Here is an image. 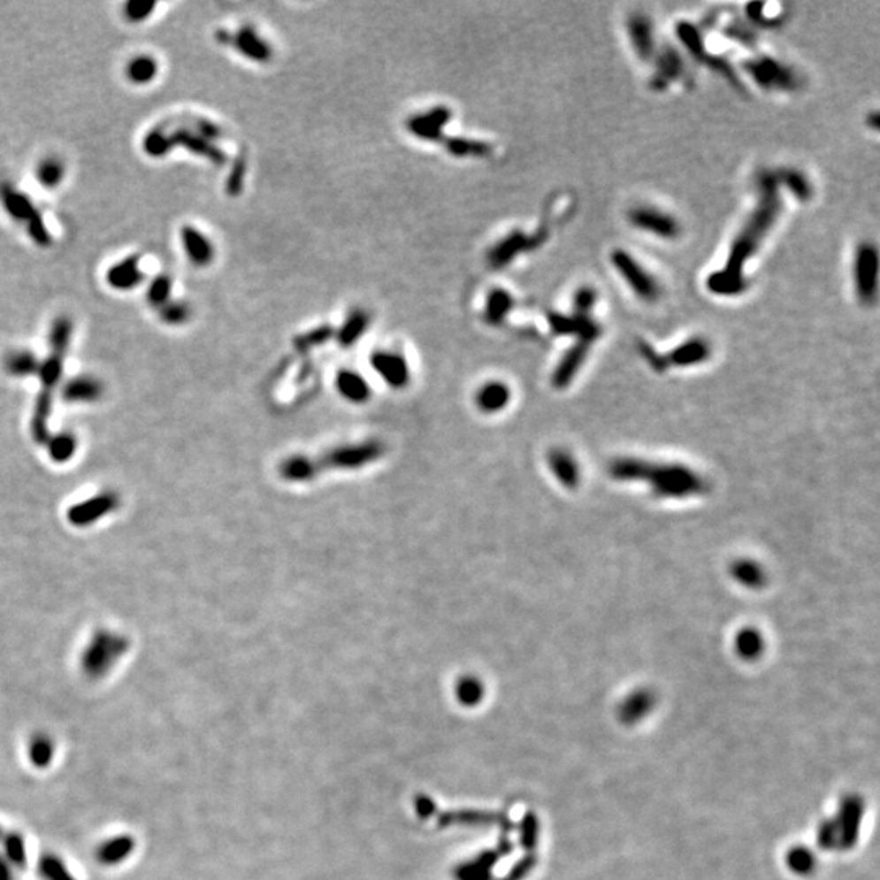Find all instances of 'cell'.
<instances>
[{
    "mask_svg": "<svg viewBox=\"0 0 880 880\" xmlns=\"http://www.w3.org/2000/svg\"><path fill=\"white\" fill-rule=\"evenodd\" d=\"M756 187L758 201L755 209L734 240L724 270L715 272L708 280V287L715 294L734 295L744 289V268L746 261L755 255L760 243L779 218L783 206L777 173L761 172L756 178Z\"/></svg>",
    "mask_w": 880,
    "mask_h": 880,
    "instance_id": "1",
    "label": "cell"
},
{
    "mask_svg": "<svg viewBox=\"0 0 880 880\" xmlns=\"http://www.w3.org/2000/svg\"><path fill=\"white\" fill-rule=\"evenodd\" d=\"M611 264L632 294L642 302H655L661 297V284L638 259L618 249L611 253Z\"/></svg>",
    "mask_w": 880,
    "mask_h": 880,
    "instance_id": "2",
    "label": "cell"
},
{
    "mask_svg": "<svg viewBox=\"0 0 880 880\" xmlns=\"http://www.w3.org/2000/svg\"><path fill=\"white\" fill-rule=\"evenodd\" d=\"M877 271L879 255L872 243H861L853 263L854 287L860 301L869 305L877 297Z\"/></svg>",
    "mask_w": 880,
    "mask_h": 880,
    "instance_id": "3",
    "label": "cell"
},
{
    "mask_svg": "<svg viewBox=\"0 0 880 880\" xmlns=\"http://www.w3.org/2000/svg\"><path fill=\"white\" fill-rule=\"evenodd\" d=\"M630 226L646 233H651L661 240H675L680 237L682 227L672 214L654 206H638L628 212Z\"/></svg>",
    "mask_w": 880,
    "mask_h": 880,
    "instance_id": "4",
    "label": "cell"
},
{
    "mask_svg": "<svg viewBox=\"0 0 880 880\" xmlns=\"http://www.w3.org/2000/svg\"><path fill=\"white\" fill-rule=\"evenodd\" d=\"M385 447L379 440H367L363 444L338 447L325 456V463L333 468L354 470L379 460L384 455Z\"/></svg>",
    "mask_w": 880,
    "mask_h": 880,
    "instance_id": "5",
    "label": "cell"
},
{
    "mask_svg": "<svg viewBox=\"0 0 880 880\" xmlns=\"http://www.w3.org/2000/svg\"><path fill=\"white\" fill-rule=\"evenodd\" d=\"M216 38L222 44H232L240 54L256 63L270 61L271 48L251 27H243L237 33L218 30Z\"/></svg>",
    "mask_w": 880,
    "mask_h": 880,
    "instance_id": "6",
    "label": "cell"
},
{
    "mask_svg": "<svg viewBox=\"0 0 880 880\" xmlns=\"http://www.w3.org/2000/svg\"><path fill=\"white\" fill-rule=\"evenodd\" d=\"M746 71L761 88H794L796 75L784 64L768 57L746 63Z\"/></svg>",
    "mask_w": 880,
    "mask_h": 880,
    "instance_id": "7",
    "label": "cell"
},
{
    "mask_svg": "<svg viewBox=\"0 0 880 880\" xmlns=\"http://www.w3.org/2000/svg\"><path fill=\"white\" fill-rule=\"evenodd\" d=\"M165 127L168 129V133H170V139H172L173 147H183V149L189 150L191 154L204 157V158H208L212 164H218V165L226 164L227 157L218 149V145L212 144L206 137H203V135L197 134L195 131H191L187 126L168 127L165 125Z\"/></svg>",
    "mask_w": 880,
    "mask_h": 880,
    "instance_id": "8",
    "label": "cell"
},
{
    "mask_svg": "<svg viewBox=\"0 0 880 880\" xmlns=\"http://www.w3.org/2000/svg\"><path fill=\"white\" fill-rule=\"evenodd\" d=\"M106 284L114 290L129 292L139 287L145 280V271L141 268V255H131L118 261L104 274Z\"/></svg>",
    "mask_w": 880,
    "mask_h": 880,
    "instance_id": "9",
    "label": "cell"
},
{
    "mask_svg": "<svg viewBox=\"0 0 880 880\" xmlns=\"http://www.w3.org/2000/svg\"><path fill=\"white\" fill-rule=\"evenodd\" d=\"M0 204L15 222L25 226L42 214L27 193L7 181L0 183Z\"/></svg>",
    "mask_w": 880,
    "mask_h": 880,
    "instance_id": "10",
    "label": "cell"
},
{
    "mask_svg": "<svg viewBox=\"0 0 880 880\" xmlns=\"http://www.w3.org/2000/svg\"><path fill=\"white\" fill-rule=\"evenodd\" d=\"M375 372L384 379L386 384L394 388H402L409 382V369L403 356L392 351H377L371 357Z\"/></svg>",
    "mask_w": 880,
    "mask_h": 880,
    "instance_id": "11",
    "label": "cell"
},
{
    "mask_svg": "<svg viewBox=\"0 0 880 880\" xmlns=\"http://www.w3.org/2000/svg\"><path fill=\"white\" fill-rule=\"evenodd\" d=\"M181 245L185 249L187 259L197 266V268H206L216 256V249L212 241L196 227L193 226H183L180 230Z\"/></svg>",
    "mask_w": 880,
    "mask_h": 880,
    "instance_id": "12",
    "label": "cell"
},
{
    "mask_svg": "<svg viewBox=\"0 0 880 880\" xmlns=\"http://www.w3.org/2000/svg\"><path fill=\"white\" fill-rule=\"evenodd\" d=\"M628 36L631 42L632 48L641 59H651L655 54V42H654L653 23L641 13H632L626 23Z\"/></svg>",
    "mask_w": 880,
    "mask_h": 880,
    "instance_id": "13",
    "label": "cell"
},
{
    "mask_svg": "<svg viewBox=\"0 0 880 880\" xmlns=\"http://www.w3.org/2000/svg\"><path fill=\"white\" fill-rule=\"evenodd\" d=\"M135 849V839L131 835H118L113 838L104 839L96 848L95 858L96 862L106 868H114L123 864Z\"/></svg>",
    "mask_w": 880,
    "mask_h": 880,
    "instance_id": "14",
    "label": "cell"
},
{
    "mask_svg": "<svg viewBox=\"0 0 880 880\" xmlns=\"http://www.w3.org/2000/svg\"><path fill=\"white\" fill-rule=\"evenodd\" d=\"M685 73V63L682 54L672 48H667L657 54V69L654 80L657 85L673 82Z\"/></svg>",
    "mask_w": 880,
    "mask_h": 880,
    "instance_id": "15",
    "label": "cell"
},
{
    "mask_svg": "<svg viewBox=\"0 0 880 880\" xmlns=\"http://www.w3.org/2000/svg\"><path fill=\"white\" fill-rule=\"evenodd\" d=\"M447 121H448V111L446 108H437L423 116H416L415 119L409 121L408 127L417 137L432 141L440 135V129Z\"/></svg>",
    "mask_w": 880,
    "mask_h": 880,
    "instance_id": "16",
    "label": "cell"
},
{
    "mask_svg": "<svg viewBox=\"0 0 880 880\" xmlns=\"http://www.w3.org/2000/svg\"><path fill=\"white\" fill-rule=\"evenodd\" d=\"M158 71H160L158 61L152 54H139L126 65V77L129 82L142 87L154 82Z\"/></svg>",
    "mask_w": 880,
    "mask_h": 880,
    "instance_id": "17",
    "label": "cell"
},
{
    "mask_svg": "<svg viewBox=\"0 0 880 880\" xmlns=\"http://www.w3.org/2000/svg\"><path fill=\"white\" fill-rule=\"evenodd\" d=\"M318 471H320L318 462L302 455L290 456L280 465L282 478L289 479V481H295V483L310 481L317 477Z\"/></svg>",
    "mask_w": 880,
    "mask_h": 880,
    "instance_id": "18",
    "label": "cell"
},
{
    "mask_svg": "<svg viewBox=\"0 0 880 880\" xmlns=\"http://www.w3.org/2000/svg\"><path fill=\"white\" fill-rule=\"evenodd\" d=\"M336 385H338L340 394L354 403L367 402L371 396V388H369V384L363 380V375L352 372V371L340 372Z\"/></svg>",
    "mask_w": 880,
    "mask_h": 880,
    "instance_id": "19",
    "label": "cell"
},
{
    "mask_svg": "<svg viewBox=\"0 0 880 880\" xmlns=\"http://www.w3.org/2000/svg\"><path fill=\"white\" fill-rule=\"evenodd\" d=\"M509 398H510V392L506 385L491 382V384L485 385L478 392V408L483 409L485 413H496V411H501L502 408H506Z\"/></svg>",
    "mask_w": 880,
    "mask_h": 880,
    "instance_id": "20",
    "label": "cell"
},
{
    "mask_svg": "<svg viewBox=\"0 0 880 880\" xmlns=\"http://www.w3.org/2000/svg\"><path fill=\"white\" fill-rule=\"evenodd\" d=\"M173 149L175 147L172 144L170 133L164 123L152 127L142 139V150H144L145 156H149L150 158H165Z\"/></svg>",
    "mask_w": 880,
    "mask_h": 880,
    "instance_id": "21",
    "label": "cell"
},
{
    "mask_svg": "<svg viewBox=\"0 0 880 880\" xmlns=\"http://www.w3.org/2000/svg\"><path fill=\"white\" fill-rule=\"evenodd\" d=\"M56 746L48 734H34L27 746V755L34 768H48L54 760Z\"/></svg>",
    "mask_w": 880,
    "mask_h": 880,
    "instance_id": "22",
    "label": "cell"
},
{
    "mask_svg": "<svg viewBox=\"0 0 880 880\" xmlns=\"http://www.w3.org/2000/svg\"><path fill=\"white\" fill-rule=\"evenodd\" d=\"M65 176V164L59 157H44L36 166V180L46 189H54L63 183Z\"/></svg>",
    "mask_w": 880,
    "mask_h": 880,
    "instance_id": "23",
    "label": "cell"
},
{
    "mask_svg": "<svg viewBox=\"0 0 880 880\" xmlns=\"http://www.w3.org/2000/svg\"><path fill=\"white\" fill-rule=\"evenodd\" d=\"M777 178L779 187H786L791 191V195L799 199V201L806 203V201H808L812 197L814 189H812V185H810L807 176L804 175L802 172L796 170V168H786L784 172L777 173Z\"/></svg>",
    "mask_w": 880,
    "mask_h": 880,
    "instance_id": "24",
    "label": "cell"
},
{
    "mask_svg": "<svg viewBox=\"0 0 880 880\" xmlns=\"http://www.w3.org/2000/svg\"><path fill=\"white\" fill-rule=\"evenodd\" d=\"M653 696L646 692H636L626 698L622 706V719L628 724L641 721L644 715L653 709Z\"/></svg>",
    "mask_w": 880,
    "mask_h": 880,
    "instance_id": "25",
    "label": "cell"
},
{
    "mask_svg": "<svg viewBox=\"0 0 880 880\" xmlns=\"http://www.w3.org/2000/svg\"><path fill=\"white\" fill-rule=\"evenodd\" d=\"M172 290H173V279H172V276H168L166 272L158 274L154 279L150 280V284L147 287V292H145L147 303L160 310L165 303L172 301Z\"/></svg>",
    "mask_w": 880,
    "mask_h": 880,
    "instance_id": "26",
    "label": "cell"
},
{
    "mask_svg": "<svg viewBox=\"0 0 880 880\" xmlns=\"http://www.w3.org/2000/svg\"><path fill=\"white\" fill-rule=\"evenodd\" d=\"M527 247H530V239L524 237V233H512L509 239L497 245L491 258L497 266H504V264H508L509 259L517 256L518 253L527 249Z\"/></svg>",
    "mask_w": 880,
    "mask_h": 880,
    "instance_id": "27",
    "label": "cell"
},
{
    "mask_svg": "<svg viewBox=\"0 0 880 880\" xmlns=\"http://www.w3.org/2000/svg\"><path fill=\"white\" fill-rule=\"evenodd\" d=\"M709 356V346L703 340H692L678 346L672 354L673 363L678 365L701 363Z\"/></svg>",
    "mask_w": 880,
    "mask_h": 880,
    "instance_id": "28",
    "label": "cell"
},
{
    "mask_svg": "<svg viewBox=\"0 0 880 880\" xmlns=\"http://www.w3.org/2000/svg\"><path fill=\"white\" fill-rule=\"evenodd\" d=\"M40 876L42 880H77L61 858L48 854L40 861Z\"/></svg>",
    "mask_w": 880,
    "mask_h": 880,
    "instance_id": "29",
    "label": "cell"
},
{
    "mask_svg": "<svg viewBox=\"0 0 880 880\" xmlns=\"http://www.w3.org/2000/svg\"><path fill=\"white\" fill-rule=\"evenodd\" d=\"M510 307H512V297L509 295L508 292L506 290H494L487 297V321L499 323V321L504 320V317L508 315Z\"/></svg>",
    "mask_w": 880,
    "mask_h": 880,
    "instance_id": "30",
    "label": "cell"
},
{
    "mask_svg": "<svg viewBox=\"0 0 880 880\" xmlns=\"http://www.w3.org/2000/svg\"><path fill=\"white\" fill-rule=\"evenodd\" d=\"M2 841H4V848H5V861L11 866L23 868L27 862V846H25V841L20 835L9 833V835H4Z\"/></svg>",
    "mask_w": 880,
    "mask_h": 880,
    "instance_id": "31",
    "label": "cell"
},
{
    "mask_svg": "<svg viewBox=\"0 0 880 880\" xmlns=\"http://www.w3.org/2000/svg\"><path fill=\"white\" fill-rule=\"evenodd\" d=\"M786 861L789 869L796 872L799 876H807V874H810L814 870L815 864H817L815 862L817 860L814 858V854L807 848H804V846L802 848L798 846V848L791 849L787 853Z\"/></svg>",
    "mask_w": 880,
    "mask_h": 880,
    "instance_id": "32",
    "label": "cell"
},
{
    "mask_svg": "<svg viewBox=\"0 0 880 880\" xmlns=\"http://www.w3.org/2000/svg\"><path fill=\"white\" fill-rule=\"evenodd\" d=\"M156 9L154 0H129L123 7V15L129 23H142L152 17Z\"/></svg>",
    "mask_w": 880,
    "mask_h": 880,
    "instance_id": "33",
    "label": "cell"
},
{
    "mask_svg": "<svg viewBox=\"0 0 880 880\" xmlns=\"http://www.w3.org/2000/svg\"><path fill=\"white\" fill-rule=\"evenodd\" d=\"M585 354H587V346L584 341L580 342L579 346H576L574 349H570L568 356L564 357V361L561 363L558 373H556V382H568L570 375L576 372L578 365L582 363V359L585 357Z\"/></svg>",
    "mask_w": 880,
    "mask_h": 880,
    "instance_id": "34",
    "label": "cell"
},
{
    "mask_svg": "<svg viewBox=\"0 0 880 880\" xmlns=\"http://www.w3.org/2000/svg\"><path fill=\"white\" fill-rule=\"evenodd\" d=\"M367 317L363 315V311H356L352 315L351 318L348 320V323L344 325L341 333H340V341L344 346H351L352 342L357 341L361 338V334L365 332L367 328Z\"/></svg>",
    "mask_w": 880,
    "mask_h": 880,
    "instance_id": "35",
    "label": "cell"
},
{
    "mask_svg": "<svg viewBox=\"0 0 880 880\" xmlns=\"http://www.w3.org/2000/svg\"><path fill=\"white\" fill-rule=\"evenodd\" d=\"M160 318L166 325H183L191 317V307L187 302L170 301L160 309Z\"/></svg>",
    "mask_w": 880,
    "mask_h": 880,
    "instance_id": "36",
    "label": "cell"
},
{
    "mask_svg": "<svg viewBox=\"0 0 880 880\" xmlns=\"http://www.w3.org/2000/svg\"><path fill=\"white\" fill-rule=\"evenodd\" d=\"M595 303H597V290L591 287V286H582V287H579L578 292L574 294V299H572L576 317L587 318L589 313L593 310Z\"/></svg>",
    "mask_w": 880,
    "mask_h": 880,
    "instance_id": "37",
    "label": "cell"
},
{
    "mask_svg": "<svg viewBox=\"0 0 880 880\" xmlns=\"http://www.w3.org/2000/svg\"><path fill=\"white\" fill-rule=\"evenodd\" d=\"M549 463H551L553 471H556V475L566 485L568 483H574V479H576V466L572 463L570 455L561 454V452H555V454L549 455Z\"/></svg>",
    "mask_w": 880,
    "mask_h": 880,
    "instance_id": "38",
    "label": "cell"
},
{
    "mask_svg": "<svg viewBox=\"0 0 880 880\" xmlns=\"http://www.w3.org/2000/svg\"><path fill=\"white\" fill-rule=\"evenodd\" d=\"M27 230H28V235L30 239L42 249H50L52 245V235L50 232V228L46 226L44 218H42V214H38L36 218H33L30 224H27Z\"/></svg>",
    "mask_w": 880,
    "mask_h": 880,
    "instance_id": "39",
    "label": "cell"
},
{
    "mask_svg": "<svg viewBox=\"0 0 880 880\" xmlns=\"http://www.w3.org/2000/svg\"><path fill=\"white\" fill-rule=\"evenodd\" d=\"M761 651V639L755 631H744L737 639V653L746 659H755Z\"/></svg>",
    "mask_w": 880,
    "mask_h": 880,
    "instance_id": "40",
    "label": "cell"
},
{
    "mask_svg": "<svg viewBox=\"0 0 880 880\" xmlns=\"http://www.w3.org/2000/svg\"><path fill=\"white\" fill-rule=\"evenodd\" d=\"M34 363V357L28 352H17L9 357V369L15 373L32 372Z\"/></svg>",
    "mask_w": 880,
    "mask_h": 880,
    "instance_id": "41",
    "label": "cell"
},
{
    "mask_svg": "<svg viewBox=\"0 0 880 880\" xmlns=\"http://www.w3.org/2000/svg\"><path fill=\"white\" fill-rule=\"evenodd\" d=\"M734 574H736L737 579L746 582L750 585H754L758 580L761 579V576L758 574V570H755L754 564H738V566H736V570H734Z\"/></svg>",
    "mask_w": 880,
    "mask_h": 880,
    "instance_id": "42",
    "label": "cell"
},
{
    "mask_svg": "<svg viewBox=\"0 0 880 880\" xmlns=\"http://www.w3.org/2000/svg\"><path fill=\"white\" fill-rule=\"evenodd\" d=\"M243 172H245V168H243V165H240V164L239 165H235V168H233V172H232V175L228 176L227 180L228 193H232V195L239 193L240 187H241V181H243Z\"/></svg>",
    "mask_w": 880,
    "mask_h": 880,
    "instance_id": "43",
    "label": "cell"
},
{
    "mask_svg": "<svg viewBox=\"0 0 880 880\" xmlns=\"http://www.w3.org/2000/svg\"><path fill=\"white\" fill-rule=\"evenodd\" d=\"M0 880H13L11 879V864L4 858H0Z\"/></svg>",
    "mask_w": 880,
    "mask_h": 880,
    "instance_id": "44",
    "label": "cell"
},
{
    "mask_svg": "<svg viewBox=\"0 0 880 880\" xmlns=\"http://www.w3.org/2000/svg\"><path fill=\"white\" fill-rule=\"evenodd\" d=\"M4 838V833H2V829H0V841Z\"/></svg>",
    "mask_w": 880,
    "mask_h": 880,
    "instance_id": "45",
    "label": "cell"
}]
</instances>
